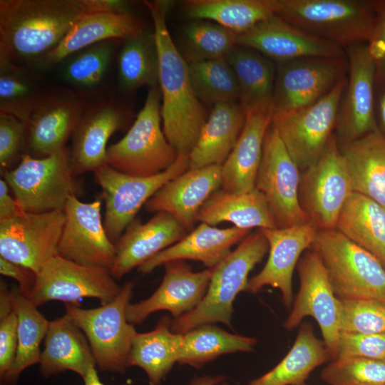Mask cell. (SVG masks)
Returning a JSON list of instances; mask_svg holds the SVG:
<instances>
[{
	"instance_id": "cell-2",
	"label": "cell",
	"mask_w": 385,
	"mask_h": 385,
	"mask_svg": "<svg viewBox=\"0 0 385 385\" xmlns=\"http://www.w3.org/2000/svg\"><path fill=\"white\" fill-rule=\"evenodd\" d=\"M153 23L158 55L163 130L178 155H188L207 120L201 101L192 88L188 63L176 48L166 16L170 1H145Z\"/></svg>"
},
{
	"instance_id": "cell-55",
	"label": "cell",
	"mask_w": 385,
	"mask_h": 385,
	"mask_svg": "<svg viewBox=\"0 0 385 385\" xmlns=\"http://www.w3.org/2000/svg\"><path fill=\"white\" fill-rule=\"evenodd\" d=\"M223 375L202 376L194 377L188 385H225Z\"/></svg>"
},
{
	"instance_id": "cell-51",
	"label": "cell",
	"mask_w": 385,
	"mask_h": 385,
	"mask_svg": "<svg viewBox=\"0 0 385 385\" xmlns=\"http://www.w3.org/2000/svg\"><path fill=\"white\" fill-rule=\"evenodd\" d=\"M0 273L15 279L19 284L20 292L29 297L36 282V273L2 257H0Z\"/></svg>"
},
{
	"instance_id": "cell-52",
	"label": "cell",
	"mask_w": 385,
	"mask_h": 385,
	"mask_svg": "<svg viewBox=\"0 0 385 385\" xmlns=\"http://www.w3.org/2000/svg\"><path fill=\"white\" fill-rule=\"evenodd\" d=\"M22 212L15 197L9 194V187L4 179L0 180V221L11 219Z\"/></svg>"
},
{
	"instance_id": "cell-20",
	"label": "cell",
	"mask_w": 385,
	"mask_h": 385,
	"mask_svg": "<svg viewBox=\"0 0 385 385\" xmlns=\"http://www.w3.org/2000/svg\"><path fill=\"white\" fill-rule=\"evenodd\" d=\"M101 210L99 199L83 202L76 195L68 197L58 247L59 256L80 265L111 270L115 247L106 232Z\"/></svg>"
},
{
	"instance_id": "cell-49",
	"label": "cell",
	"mask_w": 385,
	"mask_h": 385,
	"mask_svg": "<svg viewBox=\"0 0 385 385\" xmlns=\"http://www.w3.org/2000/svg\"><path fill=\"white\" fill-rule=\"evenodd\" d=\"M375 21L366 42L376 68V81L385 78V1H374Z\"/></svg>"
},
{
	"instance_id": "cell-11",
	"label": "cell",
	"mask_w": 385,
	"mask_h": 385,
	"mask_svg": "<svg viewBox=\"0 0 385 385\" xmlns=\"http://www.w3.org/2000/svg\"><path fill=\"white\" fill-rule=\"evenodd\" d=\"M188 155H178L169 168L150 177L122 173L107 164L94 172L105 199L104 228L112 242L115 243L143 205L163 185L188 170Z\"/></svg>"
},
{
	"instance_id": "cell-58",
	"label": "cell",
	"mask_w": 385,
	"mask_h": 385,
	"mask_svg": "<svg viewBox=\"0 0 385 385\" xmlns=\"http://www.w3.org/2000/svg\"><path fill=\"white\" fill-rule=\"evenodd\" d=\"M385 385V384H384Z\"/></svg>"
},
{
	"instance_id": "cell-4",
	"label": "cell",
	"mask_w": 385,
	"mask_h": 385,
	"mask_svg": "<svg viewBox=\"0 0 385 385\" xmlns=\"http://www.w3.org/2000/svg\"><path fill=\"white\" fill-rule=\"evenodd\" d=\"M160 100L159 86L149 88L144 106L127 133L108 147V165L127 175L150 177L175 162L178 154L161 128Z\"/></svg>"
},
{
	"instance_id": "cell-34",
	"label": "cell",
	"mask_w": 385,
	"mask_h": 385,
	"mask_svg": "<svg viewBox=\"0 0 385 385\" xmlns=\"http://www.w3.org/2000/svg\"><path fill=\"white\" fill-rule=\"evenodd\" d=\"M334 230L375 256L385 268V209L353 192L342 207Z\"/></svg>"
},
{
	"instance_id": "cell-16",
	"label": "cell",
	"mask_w": 385,
	"mask_h": 385,
	"mask_svg": "<svg viewBox=\"0 0 385 385\" xmlns=\"http://www.w3.org/2000/svg\"><path fill=\"white\" fill-rule=\"evenodd\" d=\"M299 182V168L271 124L264 140L255 188L265 196L278 228L309 221L300 206Z\"/></svg>"
},
{
	"instance_id": "cell-1",
	"label": "cell",
	"mask_w": 385,
	"mask_h": 385,
	"mask_svg": "<svg viewBox=\"0 0 385 385\" xmlns=\"http://www.w3.org/2000/svg\"><path fill=\"white\" fill-rule=\"evenodd\" d=\"M119 0H0V54L35 68L84 16L128 11Z\"/></svg>"
},
{
	"instance_id": "cell-44",
	"label": "cell",
	"mask_w": 385,
	"mask_h": 385,
	"mask_svg": "<svg viewBox=\"0 0 385 385\" xmlns=\"http://www.w3.org/2000/svg\"><path fill=\"white\" fill-rule=\"evenodd\" d=\"M189 63L225 58L237 45V34L217 24L194 21L184 31Z\"/></svg>"
},
{
	"instance_id": "cell-26",
	"label": "cell",
	"mask_w": 385,
	"mask_h": 385,
	"mask_svg": "<svg viewBox=\"0 0 385 385\" xmlns=\"http://www.w3.org/2000/svg\"><path fill=\"white\" fill-rule=\"evenodd\" d=\"M143 31V22L129 11H105L88 14L78 21L61 42L34 68H49L74 53L96 43L110 39H125Z\"/></svg>"
},
{
	"instance_id": "cell-5",
	"label": "cell",
	"mask_w": 385,
	"mask_h": 385,
	"mask_svg": "<svg viewBox=\"0 0 385 385\" xmlns=\"http://www.w3.org/2000/svg\"><path fill=\"white\" fill-rule=\"evenodd\" d=\"M311 248L321 257L339 299L385 303V268L369 252L334 229L318 230Z\"/></svg>"
},
{
	"instance_id": "cell-27",
	"label": "cell",
	"mask_w": 385,
	"mask_h": 385,
	"mask_svg": "<svg viewBox=\"0 0 385 385\" xmlns=\"http://www.w3.org/2000/svg\"><path fill=\"white\" fill-rule=\"evenodd\" d=\"M273 108L245 113L237 141L221 165V189L245 192L255 189L265 135L272 123Z\"/></svg>"
},
{
	"instance_id": "cell-24",
	"label": "cell",
	"mask_w": 385,
	"mask_h": 385,
	"mask_svg": "<svg viewBox=\"0 0 385 385\" xmlns=\"http://www.w3.org/2000/svg\"><path fill=\"white\" fill-rule=\"evenodd\" d=\"M221 187V165L188 169L163 185L145 203L148 211L172 215L188 232L202 205Z\"/></svg>"
},
{
	"instance_id": "cell-36",
	"label": "cell",
	"mask_w": 385,
	"mask_h": 385,
	"mask_svg": "<svg viewBox=\"0 0 385 385\" xmlns=\"http://www.w3.org/2000/svg\"><path fill=\"white\" fill-rule=\"evenodd\" d=\"M330 359L324 342L316 337L312 325L305 322L282 360L247 385H304L311 372Z\"/></svg>"
},
{
	"instance_id": "cell-43",
	"label": "cell",
	"mask_w": 385,
	"mask_h": 385,
	"mask_svg": "<svg viewBox=\"0 0 385 385\" xmlns=\"http://www.w3.org/2000/svg\"><path fill=\"white\" fill-rule=\"evenodd\" d=\"M188 68L192 88L200 101L215 106L239 101L238 83L225 58L190 62Z\"/></svg>"
},
{
	"instance_id": "cell-21",
	"label": "cell",
	"mask_w": 385,
	"mask_h": 385,
	"mask_svg": "<svg viewBox=\"0 0 385 385\" xmlns=\"http://www.w3.org/2000/svg\"><path fill=\"white\" fill-rule=\"evenodd\" d=\"M237 45L254 49L277 63L306 57L346 56L341 46L294 26L277 15L237 34Z\"/></svg>"
},
{
	"instance_id": "cell-7",
	"label": "cell",
	"mask_w": 385,
	"mask_h": 385,
	"mask_svg": "<svg viewBox=\"0 0 385 385\" xmlns=\"http://www.w3.org/2000/svg\"><path fill=\"white\" fill-rule=\"evenodd\" d=\"M277 14L287 22L344 48L369 40L374 1L280 0Z\"/></svg>"
},
{
	"instance_id": "cell-48",
	"label": "cell",
	"mask_w": 385,
	"mask_h": 385,
	"mask_svg": "<svg viewBox=\"0 0 385 385\" xmlns=\"http://www.w3.org/2000/svg\"><path fill=\"white\" fill-rule=\"evenodd\" d=\"M364 358L385 361V333L340 332L337 359Z\"/></svg>"
},
{
	"instance_id": "cell-40",
	"label": "cell",
	"mask_w": 385,
	"mask_h": 385,
	"mask_svg": "<svg viewBox=\"0 0 385 385\" xmlns=\"http://www.w3.org/2000/svg\"><path fill=\"white\" fill-rule=\"evenodd\" d=\"M45 91L36 68L0 54V113L26 123Z\"/></svg>"
},
{
	"instance_id": "cell-9",
	"label": "cell",
	"mask_w": 385,
	"mask_h": 385,
	"mask_svg": "<svg viewBox=\"0 0 385 385\" xmlns=\"http://www.w3.org/2000/svg\"><path fill=\"white\" fill-rule=\"evenodd\" d=\"M346 83V77L308 106L273 112L271 124L299 170H304L319 159L334 134Z\"/></svg>"
},
{
	"instance_id": "cell-33",
	"label": "cell",
	"mask_w": 385,
	"mask_h": 385,
	"mask_svg": "<svg viewBox=\"0 0 385 385\" xmlns=\"http://www.w3.org/2000/svg\"><path fill=\"white\" fill-rule=\"evenodd\" d=\"M349 169L353 192L385 209V136L377 129L341 150Z\"/></svg>"
},
{
	"instance_id": "cell-47",
	"label": "cell",
	"mask_w": 385,
	"mask_h": 385,
	"mask_svg": "<svg viewBox=\"0 0 385 385\" xmlns=\"http://www.w3.org/2000/svg\"><path fill=\"white\" fill-rule=\"evenodd\" d=\"M26 123L17 118L0 113V166L1 173L26 153Z\"/></svg>"
},
{
	"instance_id": "cell-57",
	"label": "cell",
	"mask_w": 385,
	"mask_h": 385,
	"mask_svg": "<svg viewBox=\"0 0 385 385\" xmlns=\"http://www.w3.org/2000/svg\"><path fill=\"white\" fill-rule=\"evenodd\" d=\"M225 385H230V384H227L226 382H225ZM304 385H307V384H304Z\"/></svg>"
},
{
	"instance_id": "cell-14",
	"label": "cell",
	"mask_w": 385,
	"mask_h": 385,
	"mask_svg": "<svg viewBox=\"0 0 385 385\" xmlns=\"http://www.w3.org/2000/svg\"><path fill=\"white\" fill-rule=\"evenodd\" d=\"M130 118L126 106L112 94H91L71 135L70 165L73 175L95 172L106 164L107 142Z\"/></svg>"
},
{
	"instance_id": "cell-8",
	"label": "cell",
	"mask_w": 385,
	"mask_h": 385,
	"mask_svg": "<svg viewBox=\"0 0 385 385\" xmlns=\"http://www.w3.org/2000/svg\"><path fill=\"white\" fill-rule=\"evenodd\" d=\"M1 174L24 212L63 210L76 192L67 148L44 158L26 153L15 168Z\"/></svg>"
},
{
	"instance_id": "cell-35",
	"label": "cell",
	"mask_w": 385,
	"mask_h": 385,
	"mask_svg": "<svg viewBox=\"0 0 385 385\" xmlns=\"http://www.w3.org/2000/svg\"><path fill=\"white\" fill-rule=\"evenodd\" d=\"M172 321L160 317L155 327L134 337L129 356V366L143 369L149 385H161L175 363H178L182 334L171 330Z\"/></svg>"
},
{
	"instance_id": "cell-19",
	"label": "cell",
	"mask_w": 385,
	"mask_h": 385,
	"mask_svg": "<svg viewBox=\"0 0 385 385\" xmlns=\"http://www.w3.org/2000/svg\"><path fill=\"white\" fill-rule=\"evenodd\" d=\"M87 98L71 88L46 90L26 123V153L44 158L66 148Z\"/></svg>"
},
{
	"instance_id": "cell-22",
	"label": "cell",
	"mask_w": 385,
	"mask_h": 385,
	"mask_svg": "<svg viewBox=\"0 0 385 385\" xmlns=\"http://www.w3.org/2000/svg\"><path fill=\"white\" fill-rule=\"evenodd\" d=\"M261 230L269 245V256L261 271L248 280L246 290L257 293L265 286L277 288L283 304L289 308L294 301V270L302 252L311 248L318 230L308 221L284 228Z\"/></svg>"
},
{
	"instance_id": "cell-23",
	"label": "cell",
	"mask_w": 385,
	"mask_h": 385,
	"mask_svg": "<svg viewBox=\"0 0 385 385\" xmlns=\"http://www.w3.org/2000/svg\"><path fill=\"white\" fill-rule=\"evenodd\" d=\"M165 274L156 291L148 298L126 309L128 321L143 322L149 315L160 310L170 312L175 319L195 308L204 297L212 275V268L193 272L185 260L163 265Z\"/></svg>"
},
{
	"instance_id": "cell-12",
	"label": "cell",
	"mask_w": 385,
	"mask_h": 385,
	"mask_svg": "<svg viewBox=\"0 0 385 385\" xmlns=\"http://www.w3.org/2000/svg\"><path fill=\"white\" fill-rule=\"evenodd\" d=\"M121 289L110 270L80 265L56 255L37 273L28 298L37 307L51 301L79 305V299L84 297L96 298L104 304Z\"/></svg>"
},
{
	"instance_id": "cell-42",
	"label": "cell",
	"mask_w": 385,
	"mask_h": 385,
	"mask_svg": "<svg viewBox=\"0 0 385 385\" xmlns=\"http://www.w3.org/2000/svg\"><path fill=\"white\" fill-rule=\"evenodd\" d=\"M118 39L89 46L63 60L62 74L74 89L86 96L94 94L103 81L114 56Z\"/></svg>"
},
{
	"instance_id": "cell-54",
	"label": "cell",
	"mask_w": 385,
	"mask_h": 385,
	"mask_svg": "<svg viewBox=\"0 0 385 385\" xmlns=\"http://www.w3.org/2000/svg\"><path fill=\"white\" fill-rule=\"evenodd\" d=\"M13 312L11 289L6 282L1 279L0 282V318L4 317Z\"/></svg>"
},
{
	"instance_id": "cell-29",
	"label": "cell",
	"mask_w": 385,
	"mask_h": 385,
	"mask_svg": "<svg viewBox=\"0 0 385 385\" xmlns=\"http://www.w3.org/2000/svg\"><path fill=\"white\" fill-rule=\"evenodd\" d=\"M96 366L86 335L66 313L49 321L39 362L43 377L71 371L84 379L89 369Z\"/></svg>"
},
{
	"instance_id": "cell-31",
	"label": "cell",
	"mask_w": 385,
	"mask_h": 385,
	"mask_svg": "<svg viewBox=\"0 0 385 385\" xmlns=\"http://www.w3.org/2000/svg\"><path fill=\"white\" fill-rule=\"evenodd\" d=\"M197 222L211 226L228 222L234 227L251 230L277 228L265 196L256 188L245 192L217 190L198 212Z\"/></svg>"
},
{
	"instance_id": "cell-37",
	"label": "cell",
	"mask_w": 385,
	"mask_h": 385,
	"mask_svg": "<svg viewBox=\"0 0 385 385\" xmlns=\"http://www.w3.org/2000/svg\"><path fill=\"white\" fill-rule=\"evenodd\" d=\"M185 15L194 19L212 20L237 34L277 15L280 0H189Z\"/></svg>"
},
{
	"instance_id": "cell-53",
	"label": "cell",
	"mask_w": 385,
	"mask_h": 385,
	"mask_svg": "<svg viewBox=\"0 0 385 385\" xmlns=\"http://www.w3.org/2000/svg\"><path fill=\"white\" fill-rule=\"evenodd\" d=\"M374 115L377 129L385 136V78L376 81Z\"/></svg>"
},
{
	"instance_id": "cell-50",
	"label": "cell",
	"mask_w": 385,
	"mask_h": 385,
	"mask_svg": "<svg viewBox=\"0 0 385 385\" xmlns=\"http://www.w3.org/2000/svg\"><path fill=\"white\" fill-rule=\"evenodd\" d=\"M18 319L13 312L0 318V381L11 370L17 350Z\"/></svg>"
},
{
	"instance_id": "cell-3",
	"label": "cell",
	"mask_w": 385,
	"mask_h": 385,
	"mask_svg": "<svg viewBox=\"0 0 385 385\" xmlns=\"http://www.w3.org/2000/svg\"><path fill=\"white\" fill-rule=\"evenodd\" d=\"M269 250L262 231L250 233L237 247L212 268L207 292L200 304L189 312L172 321L171 330L183 334L196 327L221 322L232 328L233 302L246 290L248 274Z\"/></svg>"
},
{
	"instance_id": "cell-30",
	"label": "cell",
	"mask_w": 385,
	"mask_h": 385,
	"mask_svg": "<svg viewBox=\"0 0 385 385\" xmlns=\"http://www.w3.org/2000/svg\"><path fill=\"white\" fill-rule=\"evenodd\" d=\"M245 121V113L240 103L215 105L188 155V169L222 165L234 148Z\"/></svg>"
},
{
	"instance_id": "cell-28",
	"label": "cell",
	"mask_w": 385,
	"mask_h": 385,
	"mask_svg": "<svg viewBox=\"0 0 385 385\" xmlns=\"http://www.w3.org/2000/svg\"><path fill=\"white\" fill-rule=\"evenodd\" d=\"M251 230L231 227L217 228L201 222L178 242L160 252L141 265L138 270L147 274L165 263L174 260H191L213 268L240 242Z\"/></svg>"
},
{
	"instance_id": "cell-32",
	"label": "cell",
	"mask_w": 385,
	"mask_h": 385,
	"mask_svg": "<svg viewBox=\"0 0 385 385\" xmlns=\"http://www.w3.org/2000/svg\"><path fill=\"white\" fill-rule=\"evenodd\" d=\"M240 89V104L245 113L273 108L277 68L261 53L239 45L225 56Z\"/></svg>"
},
{
	"instance_id": "cell-15",
	"label": "cell",
	"mask_w": 385,
	"mask_h": 385,
	"mask_svg": "<svg viewBox=\"0 0 385 385\" xmlns=\"http://www.w3.org/2000/svg\"><path fill=\"white\" fill-rule=\"evenodd\" d=\"M344 50L348 72L334 133L340 150L377 130L374 115L376 68L367 44L355 43Z\"/></svg>"
},
{
	"instance_id": "cell-56",
	"label": "cell",
	"mask_w": 385,
	"mask_h": 385,
	"mask_svg": "<svg viewBox=\"0 0 385 385\" xmlns=\"http://www.w3.org/2000/svg\"><path fill=\"white\" fill-rule=\"evenodd\" d=\"M84 385H104L99 379L96 366H92L84 379Z\"/></svg>"
},
{
	"instance_id": "cell-10",
	"label": "cell",
	"mask_w": 385,
	"mask_h": 385,
	"mask_svg": "<svg viewBox=\"0 0 385 385\" xmlns=\"http://www.w3.org/2000/svg\"><path fill=\"white\" fill-rule=\"evenodd\" d=\"M352 192L347 164L334 134L319 159L300 175V206L318 230H334Z\"/></svg>"
},
{
	"instance_id": "cell-25",
	"label": "cell",
	"mask_w": 385,
	"mask_h": 385,
	"mask_svg": "<svg viewBox=\"0 0 385 385\" xmlns=\"http://www.w3.org/2000/svg\"><path fill=\"white\" fill-rule=\"evenodd\" d=\"M188 231L168 213L159 212L147 222L134 219L115 242L110 272L119 279L133 268L180 241Z\"/></svg>"
},
{
	"instance_id": "cell-45",
	"label": "cell",
	"mask_w": 385,
	"mask_h": 385,
	"mask_svg": "<svg viewBox=\"0 0 385 385\" xmlns=\"http://www.w3.org/2000/svg\"><path fill=\"white\" fill-rule=\"evenodd\" d=\"M320 376L329 385H384L385 361L337 359L322 369Z\"/></svg>"
},
{
	"instance_id": "cell-6",
	"label": "cell",
	"mask_w": 385,
	"mask_h": 385,
	"mask_svg": "<svg viewBox=\"0 0 385 385\" xmlns=\"http://www.w3.org/2000/svg\"><path fill=\"white\" fill-rule=\"evenodd\" d=\"M134 285L127 282L112 301L96 308L65 304L66 313L86 335L101 371L123 373L130 367V351L137 332L127 319L126 309Z\"/></svg>"
},
{
	"instance_id": "cell-38",
	"label": "cell",
	"mask_w": 385,
	"mask_h": 385,
	"mask_svg": "<svg viewBox=\"0 0 385 385\" xmlns=\"http://www.w3.org/2000/svg\"><path fill=\"white\" fill-rule=\"evenodd\" d=\"M11 294L13 310L18 319L17 350L13 366L1 381V385H15L26 369L39 364L40 345L49 323L37 307L20 292L19 287H12Z\"/></svg>"
},
{
	"instance_id": "cell-39",
	"label": "cell",
	"mask_w": 385,
	"mask_h": 385,
	"mask_svg": "<svg viewBox=\"0 0 385 385\" xmlns=\"http://www.w3.org/2000/svg\"><path fill=\"white\" fill-rule=\"evenodd\" d=\"M257 339L225 331L214 324L196 327L183 334L178 364L201 368L218 356L253 350Z\"/></svg>"
},
{
	"instance_id": "cell-17",
	"label": "cell",
	"mask_w": 385,
	"mask_h": 385,
	"mask_svg": "<svg viewBox=\"0 0 385 385\" xmlns=\"http://www.w3.org/2000/svg\"><path fill=\"white\" fill-rule=\"evenodd\" d=\"M66 215L63 210L21 212L0 221V257L26 267L35 273L54 256Z\"/></svg>"
},
{
	"instance_id": "cell-41",
	"label": "cell",
	"mask_w": 385,
	"mask_h": 385,
	"mask_svg": "<svg viewBox=\"0 0 385 385\" xmlns=\"http://www.w3.org/2000/svg\"><path fill=\"white\" fill-rule=\"evenodd\" d=\"M118 56L120 85L126 92L159 86L158 55L154 33L143 31L123 39Z\"/></svg>"
},
{
	"instance_id": "cell-46",
	"label": "cell",
	"mask_w": 385,
	"mask_h": 385,
	"mask_svg": "<svg viewBox=\"0 0 385 385\" xmlns=\"http://www.w3.org/2000/svg\"><path fill=\"white\" fill-rule=\"evenodd\" d=\"M339 329L361 334L385 333V303L376 299H339Z\"/></svg>"
},
{
	"instance_id": "cell-13",
	"label": "cell",
	"mask_w": 385,
	"mask_h": 385,
	"mask_svg": "<svg viewBox=\"0 0 385 385\" xmlns=\"http://www.w3.org/2000/svg\"><path fill=\"white\" fill-rule=\"evenodd\" d=\"M297 270L299 289L284 327L292 331L304 317H313L320 327L323 342L332 360H334L337 356L340 334L339 299L333 292L321 257L314 250L304 253L297 265Z\"/></svg>"
},
{
	"instance_id": "cell-18",
	"label": "cell",
	"mask_w": 385,
	"mask_h": 385,
	"mask_svg": "<svg viewBox=\"0 0 385 385\" xmlns=\"http://www.w3.org/2000/svg\"><path fill=\"white\" fill-rule=\"evenodd\" d=\"M348 61L343 57H306L278 63L273 112L308 106L327 94L347 76Z\"/></svg>"
}]
</instances>
